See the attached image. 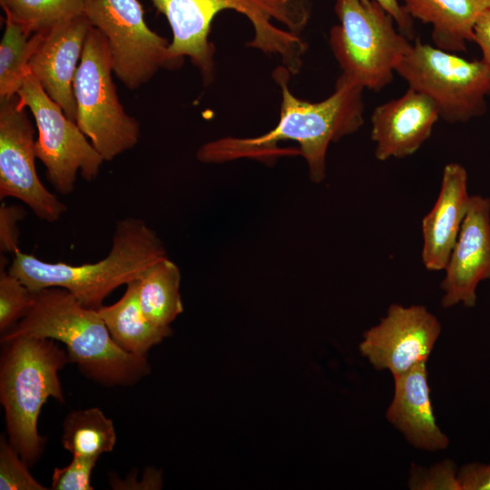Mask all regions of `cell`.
Here are the masks:
<instances>
[{"instance_id": "cell-22", "label": "cell", "mask_w": 490, "mask_h": 490, "mask_svg": "<svg viewBox=\"0 0 490 490\" xmlns=\"http://www.w3.org/2000/svg\"><path fill=\"white\" fill-rule=\"evenodd\" d=\"M41 39L42 33L32 34L5 15V30L0 43V100L17 94Z\"/></svg>"}, {"instance_id": "cell-15", "label": "cell", "mask_w": 490, "mask_h": 490, "mask_svg": "<svg viewBox=\"0 0 490 490\" xmlns=\"http://www.w3.org/2000/svg\"><path fill=\"white\" fill-rule=\"evenodd\" d=\"M439 118L434 102L409 87L402 96L377 106L371 116L376 158L384 162L412 155L430 137Z\"/></svg>"}, {"instance_id": "cell-19", "label": "cell", "mask_w": 490, "mask_h": 490, "mask_svg": "<svg viewBox=\"0 0 490 490\" xmlns=\"http://www.w3.org/2000/svg\"><path fill=\"white\" fill-rule=\"evenodd\" d=\"M139 279L126 285L120 299L112 305H103L97 311L113 340L123 350L147 357L152 347L172 334V328L157 327L146 318L139 302Z\"/></svg>"}, {"instance_id": "cell-10", "label": "cell", "mask_w": 490, "mask_h": 490, "mask_svg": "<svg viewBox=\"0 0 490 490\" xmlns=\"http://www.w3.org/2000/svg\"><path fill=\"white\" fill-rule=\"evenodd\" d=\"M83 14L107 39L113 73L126 88L138 89L160 69L180 67L169 41L147 25L139 0H83Z\"/></svg>"}, {"instance_id": "cell-17", "label": "cell", "mask_w": 490, "mask_h": 490, "mask_svg": "<svg viewBox=\"0 0 490 490\" xmlns=\"http://www.w3.org/2000/svg\"><path fill=\"white\" fill-rule=\"evenodd\" d=\"M395 391L386 417L413 446L444 450L449 439L436 424L428 384L426 362H421L394 377Z\"/></svg>"}, {"instance_id": "cell-8", "label": "cell", "mask_w": 490, "mask_h": 490, "mask_svg": "<svg viewBox=\"0 0 490 490\" xmlns=\"http://www.w3.org/2000/svg\"><path fill=\"white\" fill-rule=\"evenodd\" d=\"M408 87L429 97L440 118L464 122L484 114L490 95V67L416 41L396 69Z\"/></svg>"}, {"instance_id": "cell-9", "label": "cell", "mask_w": 490, "mask_h": 490, "mask_svg": "<svg viewBox=\"0 0 490 490\" xmlns=\"http://www.w3.org/2000/svg\"><path fill=\"white\" fill-rule=\"evenodd\" d=\"M17 95L34 118L35 155L44 164L46 179L55 191L62 195L72 193L79 172L83 180L93 181L103 158L30 71Z\"/></svg>"}, {"instance_id": "cell-11", "label": "cell", "mask_w": 490, "mask_h": 490, "mask_svg": "<svg viewBox=\"0 0 490 490\" xmlns=\"http://www.w3.org/2000/svg\"><path fill=\"white\" fill-rule=\"evenodd\" d=\"M34 144V129L20 97L0 100V199H17L37 218L53 223L66 206L40 181Z\"/></svg>"}, {"instance_id": "cell-30", "label": "cell", "mask_w": 490, "mask_h": 490, "mask_svg": "<svg viewBox=\"0 0 490 490\" xmlns=\"http://www.w3.org/2000/svg\"><path fill=\"white\" fill-rule=\"evenodd\" d=\"M474 42L482 51V60L490 67V7L477 18L474 25Z\"/></svg>"}, {"instance_id": "cell-29", "label": "cell", "mask_w": 490, "mask_h": 490, "mask_svg": "<svg viewBox=\"0 0 490 490\" xmlns=\"http://www.w3.org/2000/svg\"><path fill=\"white\" fill-rule=\"evenodd\" d=\"M461 490H490V464L471 463L457 472Z\"/></svg>"}, {"instance_id": "cell-31", "label": "cell", "mask_w": 490, "mask_h": 490, "mask_svg": "<svg viewBox=\"0 0 490 490\" xmlns=\"http://www.w3.org/2000/svg\"><path fill=\"white\" fill-rule=\"evenodd\" d=\"M377 2L395 20L399 30L409 39L413 34L412 18L405 12L398 0H374Z\"/></svg>"}, {"instance_id": "cell-5", "label": "cell", "mask_w": 490, "mask_h": 490, "mask_svg": "<svg viewBox=\"0 0 490 490\" xmlns=\"http://www.w3.org/2000/svg\"><path fill=\"white\" fill-rule=\"evenodd\" d=\"M51 338L16 337L3 341L0 358V402L10 444L31 467L42 456L45 437L37 421L49 397L64 402L59 371L67 352Z\"/></svg>"}, {"instance_id": "cell-24", "label": "cell", "mask_w": 490, "mask_h": 490, "mask_svg": "<svg viewBox=\"0 0 490 490\" xmlns=\"http://www.w3.org/2000/svg\"><path fill=\"white\" fill-rule=\"evenodd\" d=\"M34 298L18 278L1 268L0 273V332L5 334L22 319L30 309Z\"/></svg>"}, {"instance_id": "cell-18", "label": "cell", "mask_w": 490, "mask_h": 490, "mask_svg": "<svg viewBox=\"0 0 490 490\" xmlns=\"http://www.w3.org/2000/svg\"><path fill=\"white\" fill-rule=\"evenodd\" d=\"M405 12L432 27L436 47L464 52L474 42V25L490 0H402Z\"/></svg>"}, {"instance_id": "cell-2", "label": "cell", "mask_w": 490, "mask_h": 490, "mask_svg": "<svg viewBox=\"0 0 490 490\" xmlns=\"http://www.w3.org/2000/svg\"><path fill=\"white\" fill-rule=\"evenodd\" d=\"M165 15L172 32L169 52L180 65L188 56L205 83L213 76V44L211 25L221 11L244 15L254 28L249 46L278 55L289 73L302 64L307 44L299 34L307 25L310 9L307 0H151Z\"/></svg>"}, {"instance_id": "cell-20", "label": "cell", "mask_w": 490, "mask_h": 490, "mask_svg": "<svg viewBox=\"0 0 490 490\" xmlns=\"http://www.w3.org/2000/svg\"><path fill=\"white\" fill-rule=\"evenodd\" d=\"M180 284V269L167 256L152 263L139 279L140 306L153 325L171 328L183 311Z\"/></svg>"}, {"instance_id": "cell-16", "label": "cell", "mask_w": 490, "mask_h": 490, "mask_svg": "<svg viewBox=\"0 0 490 490\" xmlns=\"http://www.w3.org/2000/svg\"><path fill=\"white\" fill-rule=\"evenodd\" d=\"M470 198L465 167L456 162L446 164L438 197L421 223V258L426 270H445L467 213Z\"/></svg>"}, {"instance_id": "cell-27", "label": "cell", "mask_w": 490, "mask_h": 490, "mask_svg": "<svg viewBox=\"0 0 490 490\" xmlns=\"http://www.w3.org/2000/svg\"><path fill=\"white\" fill-rule=\"evenodd\" d=\"M411 489H451L461 490L457 472L451 461L434 466L427 471L412 470L409 480Z\"/></svg>"}, {"instance_id": "cell-12", "label": "cell", "mask_w": 490, "mask_h": 490, "mask_svg": "<svg viewBox=\"0 0 490 490\" xmlns=\"http://www.w3.org/2000/svg\"><path fill=\"white\" fill-rule=\"evenodd\" d=\"M440 333L439 320L425 306L391 304L379 323L364 332L359 351L376 370L395 377L426 362Z\"/></svg>"}, {"instance_id": "cell-23", "label": "cell", "mask_w": 490, "mask_h": 490, "mask_svg": "<svg viewBox=\"0 0 490 490\" xmlns=\"http://www.w3.org/2000/svg\"><path fill=\"white\" fill-rule=\"evenodd\" d=\"M0 5L32 34L84 15L83 0H0Z\"/></svg>"}, {"instance_id": "cell-28", "label": "cell", "mask_w": 490, "mask_h": 490, "mask_svg": "<svg viewBox=\"0 0 490 490\" xmlns=\"http://www.w3.org/2000/svg\"><path fill=\"white\" fill-rule=\"evenodd\" d=\"M26 212L17 205H7L5 202L0 206V250L1 253H12L19 250L18 247V222Z\"/></svg>"}, {"instance_id": "cell-7", "label": "cell", "mask_w": 490, "mask_h": 490, "mask_svg": "<svg viewBox=\"0 0 490 490\" xmlns=\"http://www.w3.org/2000/svg\"><path fill=\"white\" fill-rule=\"evenodd\" d=\"M113 74L107 39L91 25L74 81L75 122L104 162L132 149L140 138V124L120 103Z\"/></svg>"}, {"instance_id": "cell-4", "label": "cell", "mask_w": 490, "mask_h": 490, "mask_svg": "<svg viewBox=\"0 0 490 490\" xmlns=\"http://www.w3.org/2000/svg\"><path fill=\"white\" fill-rule=\"evenodd\" d=\"M166 256L156 232L142 219L129 217L116 223L111 250L97 262H47L19 250L8 271L33 292L62 288L84 307L98 309L113 290L141 279L152 263Z\"/></svg>"}, {"instance_id": "cell-25", "label": "cell", "mask_w": 490, "mask_h": 490, "mask_svg": "<svg viewBox=\"0 0 490 490\" xmlns=\"http://www.w3.org/2000/svg\"><path fill=\"white\" fill-rule=\"evenodd\" d=\"M0 489L46 490L30 473L29 466L10 444L5 435L0 436Z\"/></svg>"}, {"instance_id": "cell-3", "label": "cell", "mask_w": 490, "mask_h": 490, "mask_svg": "<svg viewBox=\"0 0 490 490\" xmlns=\"http://www.w3.org/2000/svg\"><path fill=\"white\" fill-rule=\"evenodd\" d=\"M22 336L64 343L69 362L106 387L135 385L151 371L147 357L131 354L113 340L97 309L84 307L62 288L35 291L28 312L1 342Z\"/></svg>"}, {"instance_id": "cell-13", "label": "cell", "mask_w": 490, "mask_h": 490, "mask_svg": "<svg viewBox=\"0 0 490 490\" xmlns=\"http://www.w3.org/2000/svg\"><path fill=\"white\" fill-rule=\"evenodd\" d=\"M441 305L474 307L476 288L490 279V199L472 195L467 213L444 270Z\"/></svg>"}, {"instance_id": "cell-14", "label": "cell", "mask_w": 490, "mask_h": 490, "mask_svg": "<svg viewBox=\"0 0 490 490\" xmlns=\"http://www.w3.org/2000/svg\"><path fill=\"white\" fill-rule=\"evenodd\" d=\"M91 24L80 15L42 33L29 71L72 121L76 119L74 81Z\"/></svg>"}, {"instance_id": "cell-6", "label": "cell", "mask_w": 490, "mask_h": 490, "mask_svg": "<svg viewBox=\"0 0 490 490\" xmlns=\"http://www.w3.org/2000/svg\"><path fill=\"white\" fill-rule=\"evenodd\" d=\"M338 24L329 43L342 75L364 89L388 85L411 46L394 18L374 0H335Z\"/></svg>"}, {"instance_id": "cell-1", "label": "cell", "mask_w": 490, "mask_h": 490, "mask_svg": "<svg viewBox=\"0 0 490 490\" xmlns=\"http://www.w3.org/2000/svg\"><path fill=\"white\" fill-rule=\"evenodd\" d=\"M289 73L284 66L273 73L281 86V103L279 122L272 130L258 137H225L206 142L197 151V159L204 163H220L272 157L277 152L281 154L276 147L278 142L293 141L299 143V152L307 162L310 180L323 181L328 145L357 132L364 122V88L341 74L331 95L310 103L291 93L287 84Z\"/></svg>"}, {"instance_id": "cell-26", "label": "cell", "mask_w": 490, "mask_h": 490, "mask_svg": "<svg viewBox=\"0 0 490 490\" xmlns=\"http://www.w3.org/2000/svg\"><path fill=\"white\" fill-rule=\"evenodd\" d=\"M98 457L73 456L64 467L54 468L52 475L53 490H93L91 475Z\"/></svg>"}, {"instance_id": "cell-21", "label": "cell", "mask_w": 490, "mask_h": 490, "mask_svg": "<svg viewBox=\"0 0 490 490\" xmlns=\"http://www.w3.org/2000/svg\"><path fill=\"white\" fill-rule=\"evenodd\" d=\"M62 445L73 456L100 457L116 443L113 420L98 407L74 410L63 422Z\"/></svg>"}]
</instances>
